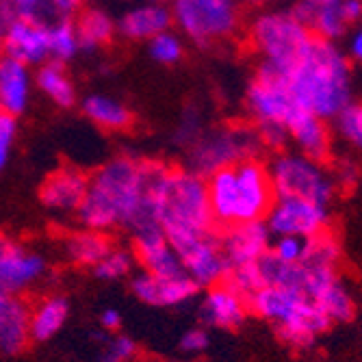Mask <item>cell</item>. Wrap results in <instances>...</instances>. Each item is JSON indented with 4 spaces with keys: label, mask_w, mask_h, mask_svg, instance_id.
<instances>
[{
    "label": "cell",
    "mask_w": 362,
    "mask_h": 362,
    "mask_svg": "<svg viewBox=\"0 0 362 362\" xmlns=\"http://www.w3.org/2000/svg\"><path fill=\"white\" fill-rule=\"evenodd\" d=\"M33 72L22 61L0 52V111L20 117L33 95Z\"/></svg>",
    "instance_id": "23"
},
{
    "label": "cell",
    "mask_w": 362,
    "mask_h": 362,
    "mask_svg": "<svg viewBox=\"0 0 362 362\" xmlns=\"http://www.w3.org/2000/svg\"><path fill=\"white\" fill-rule=\"evenodd\" d=\"M284 128L288 135V146H293V150L315 160H334V135L327 119H321L298 107L288 115Z\"/></svg>",
    "instance_id": "18"
},
{
    "label": "cell",
    "mask_w": 362,
    "mask_h": 362,
    "mask_svg": "<svg viewBox=\"0 0 362 362\" xmlns=\"http://www.w3.org/2000/svg\"><path fill=\"white\" fill-rule=\"evenodd\" d=\"M70 300L61 293L46 295V298L37 300L28 310V327H30V341L46 343L54 339L63 325L70 319Z\"/></svg>",
    "instance_id": "24"
},
{
    "label": "cell",
    "mask_w": 362,
    "mask_h": 362,
    "mask_svg": "<svg viewBox=\"0 0 362 362\" xmlns=\"http://www.w3.org/2000/svg\"><path fill=\"white\" fill-rule=\"evenodd\" d=\"M130 239H133L130 250L135 254L137 265H141V272L158 276V278L185 276L180 258L158 223L141 226L139 230H135V233L130 235Z\"/></svg>",
    "instance_id": "15"
},
{
    "label": "cell",
    "mask_w": 362,
    "mask_h": 362,
    "mask_svg": "<svg viewBox=\"0 0 362 362\" xmlns=\"http://www.w3.org/2000/svg\"><path fill=\"white\" fill-rule=\"evenodd\" d=\"M163 170V163L119 154L103 163L93 174L83 202L76 211V221L98 233H128L148 223H158L152 213V185Z\"/></svg>",
    "instance_id": "1"
},
{
    "label": "cell",
    "mask_w": 362,
    "mask_h": 362,
    "mask_svg": "<svg viewBox=\"0 0 362 362\" xmlns=\"http://www.w3.org/2000/svg\"><path fill=\"white\" fill-rule=\"evenodd\" d=\"M315 304L321 308V313L330 323H349L356 317V298L343 276L327 286L315 300Z\"/></svg>",
    "instance_id": "30"
},
{
    "label": "cell",
    "mask_w": 362,
    "mask_h": 362,
    "mask_svg": "<svg viewBox=\"0 0 362 362\" xmlns=\"http://www.w3.org/2000/svg\"><path fill=\"white\" fill-rule=\"evenodd\" d=\"M304 243H306V239L291 237V235L272 237L269 254H272V256H276L280 262H286V265H295V262H300V260H302Z\"/></svg>",
    "instance_id": "37"
},
{
    "label": "cell",
    "mask_w": 362,
    "mask_h": 362,
    "mask_svg": "<svg viewBox=\"0 0 362 362\" xmlns=\"http://www.w3.org/2000/svg\"><path fill=\"white\" fill-rule=\"evenodd\" d=\"M18 135V117L0 111V172L7 168Z\"/></svg>",
    "instance_id": "38"
},
{
    "label": "cell",
    "mask_w": 362,
    "mask_h": 362,
    "mask_svg": "<svg viewBox=\"0 0 362 362\" xmlns=\"http://www.w3.org/2000/svg\"><path fill=\"white\" fill-rule=\"evenodd\" d=\"M291 13L308 28L313 37L341 44L362 18V0H298Z\"/></svg>",
    "instance_id": "12"
},
{
    "label": "cell",
    "mask_w": 362,
    "mask_h": 362,
    "mask_svg": "<svg viewBox=\"0 0 362 362\" xmlns=\"http://www.w3.org/2000/svg\"><path fill=\"white\" fill-rule=\"evenodd\" d=\"M187 362H202V360H187Z\"/></svg>",
    "instance_id": "49"
},
{
    "label": "cell",
    "mask_w": 362,
    "mask_h": 362,
    "mask_svg": "<svg viewBox=\"0 0 362 362\" xmlns=\"http://www.w3.org/2000/svg\"><path fill=\"white\" fill-rule=\"evenodd\" d=\"M9 3L18 9L20 16L35 18V20L46 22V24L54 22L52 13L48 9V0H9Z\"/></svg>",
    "instance_id": "40"
},
{
    "label": "cell",
    "mask_w": 362,
    "mask_h": 362,
    "mask_svg": "<svg viewBox=\"0 0 362 362\" xmlns=\"http://www.w3.org/2000/svg\"><path fill=\"white\" fill-rule=\"evenodd\" d=\"M93 341H98L103 345L100 356H98V362H133L139 354L137 343L130 337H124V334L113 337V334L100 330V332L93 334Z\"/></svg>",
    "instance_id": "35"
},
{
    "label": "cell",
    "mask_w": 362,
    "mask_h": 362,
    "mask_svg": "<svg viewBox=\"0 0 362 362\" xmlns=\"http://www.w3.org/2000/svg\"><path fill=\"white\" fill-rule=\"evenodd\" d=\"M117 35L126 42H148L172 28L168 3H135L115 18Z\"/></svg>",
    "instance_id": "22"
},
{
    "label": "cell",
    "mask_w": 362,
    "mask_h": 362,
    "mask_svg": "<svg viewBox=\"0 0 362 362\" xmlns=\"http://www.w3.org/2000/svg\"><path fill=\"white\" fill-rule=\"evenodd\" d=\"M33 83L59 109H72L78 103L76 85L63 63L46 61L37 65L35 74H33Z\"/></svg>",
    "instance_id": "29"
},
{
    "label": "cell",
    "mask_w": 362,
    "mask_h": 362,
    "mask_svg": "<svg viewBox=\"0 0 362 362\" xmlns=\"http://www.w3.org/2000/svg\"><path fill=\"white\" fill-rule=\"evenodd\" d=\"M83 115L107 133H124L133 126V111L109 93H89L81 103Z\"/></svg>",
    "instance_id": "27"
},
{
    "label": "cell",
    "mask_w": 362,
    "mask_h": 362,
    "mask_svg": "<svg viewBox=\"0 0 362 362\" xmlns=\"http://www.w3.org/2000/svg\"><path fill=\"white\" fill-rule=\"evenodd\" d=\"M30 304L16 295H9L7 302L0 306V354L18 356L30 343L28 327Z\"/></svg>",
    "instance_id": "25"
},
{
    "label": "cell",
    "mask_w": 362,
    "mask_h": 362,
    "mask_svg": "<svg viewBox=\"0 0 362 362\" xmlns=\"http://www.w3.org/2000/svg\"><path fill=\"white\" fill-rule=\"evenodd\" d=\"M172 26L195 46L230 42L243 26L237 0H170Z\"/></svg>",
    "instance_id": "10"
},
{
    "label": "cell",
    "mask_w": 362,
    "mask_h": 362,
    "mask_svg": "<svg viewBox=\"0 0 362 362\" xmlns=\"http://www.w3.org/2000/svg\"><path fill=\"white\" fill-rule=\"evenodd\" d=\"M168 239L180 258L185 276L195 282L197 288H209L223 280L228 272V260L219 243V230L182 233Z\"/></svg>",
    "instance_id": "11"
},
{
    "label": "cell",
    "mask_w": 362,
    "mask_h": 362,
    "mask_svg": "<svg viewBox=\"0 0 362 362\" xmlns=\"http://www.w3.org/2000/svg\"><path fill=\"white\" fill-rule=\"evenodd\" d=\"M133 3H165V0H133Z\"/></svg>",
    "instance_id": "46"
},
{
    "label": "cell",
    "mask_w": 362,
    "mask_h": 362,
    "mask_svg": "<svg viewBox=\"0 0 362 362\" xmlns=\"http://www.w3.org/2000/svg\"><path fill=\"white\" fill-rule=\"evenodd\" d=\"M48 276V258L20 241L0 245V288L7 295L22 298Z\"/></svg>",
    "instance_id": "14"
},
{
    "label": "cell",
    "mask_w": 362,
    "mask_h": 362,
    "mask_svg": "<svg viewBox=\"0 0 362 362\" xmlns=\"http://www.w3.org/2000/svg\"><path fill=\"white\" fill-rule=\"evenodd\" d=\"M219 243L228 260V269L254 265L258 258H262L269 252L272 233L262 219L235 223L219 230Z\"/></svg>",
    "instance_id": "19"
},
{
    "label": "cell",
    "mask_w": 362,
    "mask_h": 362,
    "mask_svg": "<svg viewBox=\"0 0 362 362\" xmlns=\"http://www.w3.org/2000/svg\"><path fill=\"white\" fill-rule=\"evenodd\" d=\"M247 315V300L230 284L217 282L206 288L200 304V319L204 325L219 330H239Z\"/></svg>",
    "instance_id": "21"
},
{
    "label": "cell",
    "mask_w": 362,
    "mask_h": 362,
    "mask_svg": "<svg viewBox=\"0 0 362 362\" xmlns=\"http://www.w3.org/2000/svg\"><path fill=\"white\" fill-rule=\"evenodd\" d=\"M247 308L256 317L269 321L284 345L300 351L310 349L332 327L310 298L284 286H260L247 298Z\"/></svg>",
    "instance_id": "5"
},
{
    "label": "cell",
    "mask_w": 362,
    "mask_h": 362,
    "mask_svg": "<svg viewBox=\"0 0 362 362\" xmlns=\"http://www.w3.org/2000/svg\"><path fill=\"white\" fill-rule=\"evenodd\" d=\"M341 42H343L341 48H343V52L347 54V59H349L351 63H358V61L362 59V30H360L358 26H354Z\"/></svg>",
    "instance_id": "42"
},
{
    "label": "cell",
    "mask_w": 362,
    "mask_h": 362,
    "mask_svg": "<svg viewBox=\"0 0 362 362\" xmlns=\"http://www.w3.org/2000/svg\"><path fill=\"white\" fill-rule=\"evenodd\" d=\"M295 109L298 105L286 87L284 74L267 65H258L245 91V111L265 152L274 154L288 148L284 124Z\"/></svg>",
    "instance_id": "6"
},
{
    "label": "cell",
    "mask_w": 362,
    "mask_h": 362,
    "mask_svg": "<svg viewBox=\"0 0 362 362\" xmlns=\"http://www.w3.org/2000/svg\"><path fill=\"white\" fill-rule=\"evenodd\" d=\"M74 30L81 44V52H98L117 37L115 18L103 7H83L74 18Z\"/></svg>",
    "instance_id": "26"
},
{
    "label": "cell",
    "mask_w": 362,
    "mask_h": 362,
    "mask_svg": "<svg viewBox=\"0 0 362 362\" xmlns=\"http://www.w3.org/2000/svg\"><path fill=\"white\" fill-rule=\"evenodd\" d=\"M0 46H3V28H0Z\"/></svg>",
    "instance_id": "47"
},
{
    "label": "cell",
    "mask_w": 362,
    "mask_h": 362,
    "mask_svg": "<svg viewBox=\"0 0 362 362\" xmlns=\"http://www.w3.org/2000/svg\"><path fill=\"white\" fill-rule=\"evenodd\" d=\"M3 241H5V239H3V235H0V245H3Z\"/></svg>",
    "instance_id": "48"
},
{
    "label": "cell",
    "mask_w": 362,
    "mask_h": 362,
    "mask_svg": "<svg viewBox=\"0 0 362 362\" xmlns=\"http://www.w3.org/2000/svg\"><path fill=\"white\" fill-rule=\"evenodd\" d=\"M130 293L146 306L176 308V306H185L187 302H191L195 295L200 293V288H197L195 282H191L187 276L158 278V276L139 272L130 280Z\"/></svg>",
    "instance_id": "20"
},
{
    "label": "cell",
    "mask_w": 362,
    "mask_h": 362,
    "mask_svg": "<svg viewBox=\"0 0 362 362\" xmlns=\"http://www.w3.org/2000/svg\"><path fill=\"white\" fill-rule=\"evenodd\" d=\"M284 81L295 105L327 122L356 100L354 63L337 42L313 37L302 57L284 72Z\"/></svg>",
    "instance_id": "2"
},
{
    "label": "cell",
    "mask_w": 362,
    "mask_h": 362,
    "mask_svg": "<svg viewBox=\"0 0 362 362\" xmlns=\"http://www.w3.org/2000/svg\"><path fill=\"white\" fill-rule=\"evenodd\" d=\"M247 5H252V7H267V5H272L274 0H245Z\"/></svg>",
    "instance_id": "44"
},
{
    "label": "cell",
    "mask_w": 362,
    "mask_h": 362,
    "mask_svg": "<svg viewBox=\"0 0 362 362\" xmlns=\"http://www.w3.org/2000/svg\"><path fill=\"white\" fill-rule=\"evenodd\" d=\"M135 254L130 247H117L113 245L107 256L98 262V265L91 267L93 276L103 282H117V280H124V278H130L135 272Z\"/></svg>",
    "instance_id": "32"
},
{
    "label": "cell",
    "mask_w": 362,
    "mask_h": 362,
    "mask_svg": "<svg viewBox=\"0 0 362 362\" xmlns=\"http://www.w3.org/2000/svg\"><path fill=\"white\" fill-rule=\"evenodd\" d=\"M100 325H103L105 332L115 334L122 327V313L117 308H105L103 315H100Z\"/></svg>",
    "instance_id": "43"
},
{
    "label": "cell",
    "mask_w": 362,
    "mask_h": 362,
    "mask_svg": "<svg viewBox=\"0 0 362 362\" xmlns=\"http://www.w3.org/2000/svg\"><path fill=\"white\" fill-rule=\"evenodd\" d=\"M206 128L204 124V117L202 113L197 111V109H187L178 122V128H176V133H174V144L182 150H187L197 137L202 135V130Z\"/></svg>",
    "instance_id": "36"
},
{
    "label": "cell",
    "mask_w": 362,
    "mask_h": 362,
    "mask_svg": "<svg viewBox=\"0 0 362 362\" xmlns=\"http://www.w3.org/2000/svg\"><path fill=\"white\" fill-rule=\"evenodd\" d=\"M265 226L272 237H300L310 239L332 228V209L302 197H276L265 215Z\"/></svg>",
    "instance_id": "13"
},
{
    "label": "cell",
    "mask_w": 362,
    "mask_h": 362,
    "mask_svg": "<svg viewBox=\"0 0 362 362\" xmlns=\"http://www.w3.org/2000/svg\"><path fill=\"white\" fill-rule=\"evenodd\" d=\"M85 7V0H48V9L54 20L74 18Z\"/></svg>",
    "instance_id": "41"
},
{
    "label": "cell",
    "mask_w": 362,
    "mask_h": 362,
    "mask_svg": "<svg viewBox=\"0 0 362 362\" xmlns=\"http://www.w3.org/2000/svg\"><path fill=\"white\" fill-rule=\"evenodd\" d=\"M211 347V337L204 327H191L180 337V351L187 356H200Z\"/></svg>",
    "instance_id": "39"
},
{
    "label": "cell",
    "mask_w": 362,
    "mask_h": 362,
    "mask_svg": "<svg viewBox=\"0 0 362 362\" xmlns=\"http://www.w3.org/2000/svg\"><path fill=\"white\" fill-rule=\"evenodd\" d=\"M0 52L22 61L28 68L48 61V24L28 16H18L3 28Z\"/></svg>",
    "instance_id": "17"
},
{
    "label": "cell",
    "mask_w": 362,
    "mask_h": 362,
    "mask_svg": "<svg viewBox=\"0 0 362 362\" xmlns=\"http://www.w3.org/2000/svg\"><path fill=\"white\" fill-rule=\"evenodd\" d=\"M113 239L107 233H98V230H89V228H81V230H72V233L63 239V256L68 262L76 267H85L91 269L93 265H98L107 252L113 247Z\"/></svg>",
    "instance_id": "28"
},
{
    "label": "cell",
    "mask_w": 362,
    "mask_h": 362,
    "mask_svg": "<svg viewBox=\"0 0 362 362\" xmlns=\"http://www.w3.org/2000/svg\"><path fill=\"white\" fill-rule=\"evenodd\" d=\"M81 52L72 18H59L48 24V61L70 63Z\"/></svg>",
    "instance_id": "31"
},
{
    "label": "cell",
    "mask_w": 362,
    "mask_h": 362,
    "mask_svg": "<svg viewBox=\"0 0 362 362\" xmlns=\"http://www.w3.org/2000/svg\"><path fill=\"white\" fill-rule=\"evenodd\" d=\"M185 168L193 174L206 178L209 174L235 165L245 158L262 156L265 148L250 122H223L213 124L202 130L187 150Z\"/></svg>",
    "instance_id": "8"
},
{
    "label": "cell",
    "mask_w": 362,
    "mask_h": 362,
    "mask_svg": "<svg viewBox=\"0 0 362 362\" xmlns=\"http://www.w3.org/2000/svg\"><path fill=\"white\" fill-rule=\"evenodd\" d=\"M247 46L258 57V65L286 72L308 48L313 35L291 13V9H262L245 30Z\"/></svg>",
    "instance_id": "7"
},
{
    "label": "cell",
    "mask_w": 362,
    "mask_h": 362,
    "mask_svg": "<svg viewBox=\"0 0 362 362\" xmlns=\"http://www.w3.org/2000/svg\"><path fill=\"white\" fill-rule=\"evenodd\" d=\"M152 213L165 237L182 233H211L215 228L206 180L187 168L163 165L152 185Z\"/></svg>",
    "instance_id": "4"
},
{
    "label": "cell",
    "mask_w": 362,
    "mask_h": 362,
    "mask_svg": "<svg viewBox=\"0 0 362 362\" xmlns=\"http://www.w3.org/2000/svg\"><path fill=\"white\" fill-rule=\"evenodd\" d=\"M330 128L334 141H343L347 148L358 150L362 146V107L358 100L345 105L332 119H330Z\"/></svg>",
    "instance_id": "33"
},
{
    "label": "cell",
    "mask_w": 362,
    "mask_h": 362,
    "mask_svg": "<svg viewBox=\"0 0 362 362\" xmlns=\"http://www.w3.org/2000/svg\"><path fill=\"white\" fill-rule=\"evenodd\" d=\"M204 180L209 209L217 230L265 219L276 200L267 160H262V156L221 168L209 174Z\"/></svg>",
    "instance_id": "3"
},
{
    "label": "cell",
    "mask_w": 362,
    "mask_h": 362,
    "mask_svg": "<svg viewBox=\"0 0 362 362\" xmlns=\"http://www.w3.org/2000/svg\"><path fill=\"white\" fill-rule=\"evenodd\" d=\"M87 185L89 174H85L81 168L61 165L44 178L40 187V202L57 217H76Z\"/></svg>",
    "instance_id": "16"
},
{
    "label": "cell",
    "mask_w": 362,
    "mask_h": 362,
    "mask_svg": "<svg viewBox=\"0 0 362 362\" xmlns=\"http://www.w3.org/2000/svg\"><path fill=\"white\" fill-rule=\"evenodd\" d=\"M148 54L160 65H176L185 57V37L174 28L163 30L148 40Z\"/></svg>",
    "instance_id": "34"
},
{
    "label": "cell",
    "mask_w": 362,
    "mask_h": 362,
    "mask_svg": "<svg viewBox=\"0 0 362 362\" xmlns=\"http://www.w3.org/2000/svg\"><path fill=\"white\" fill-rule=\"evenodd\" d=\"M267 170L276 197H302L332 206L341 191L330 163L315 160L291 148L274 152L267 160Z\"/></svg>",
    "instance_id": "9"
},
{
    "label": "cell",
    "mask_w": 362,
    "mask_h": 362,
    "mask_svg": "<svg viewBox=\"0 0 362 362\" xmlns=\"http://www.w3.org/2000/svg\"><path fill=\"white\" fill-rule=\"evenodd\" d=\"M7 298H9V295H7V293H5L3 288H0V306H3V304L7 302Z\"/></svg>",
    "instance_id": "45"
}]
</instances>
